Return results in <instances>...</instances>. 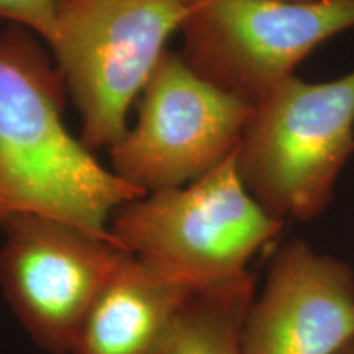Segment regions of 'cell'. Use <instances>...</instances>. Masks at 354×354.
I'll use <instances>...</instances> for the list:
<instances>
[{
  "label": "cell",
  "mask_w": 354,
  "mask_h": 354,
  "mask_svg": "<svg viewBox=\"0 0 354 354\" xmlns=\"http://www.w3.org/2000/svg\"><path fill=\"white\" fill-rule=\"evenodd\" d=\"M66 92L30 32H0V228L37 215L115 241L113 214L146 194L102 166L68 130Z\"/></svg>",
  "instance_id": "cell-1"
},
{
  "label": "cell",
  "mask_w": 354,
  "mask_h": 354,
  "mask_svg": "<svg viewBox=\"0 0 354 354\" xmlns=\"http://www.w3.org/2000/svg\"><path fill=\"white\" fill-rule=\"evenodd\" d=\"M256 202L236 154L180 187L125 203L110 220L118 246L190 292L250 276L248 264L284 228Z\"/></svg>",
  "instance_id": "cell-2"
},
{
  "label": "cell",
  "mask_w": 354,
  "mask_h": 354,
  "mask_svg": "<svg viewBox=\"0 0 354 354\" xmlns=\"http://www.w3.org/2000/svg\"><path fill=\"white\" fill-rule=\"evenodd\" d=\"M234 154L272 218L315 220L354 154V69L323 82L287 79L256 105Z\"/></svg>",
  "instance_id": "cell-3"
},
{
  "label": "cell",
  "mask_w": 354,
  "mask_h": 354,
  "mask_svg": "<svg viewBox=\"0 0 354 354\" xmlns=\"http://www.w3.org/2000/svg\"><path fill=\"white\" fill-rule=\"evenodd\" d=\"M194 0H56L50 46L82 122L91 151L110 148L128 130L167 41L180 32Z\"/></svg>",
  "instance_id": "cell-4"
},
{
  "label": "cell",
  "mask_w": 354,
  "mask_h": 354,
  "mask_svg": "<svg viewBox=\"0 0 354 354\" xmlns=\"http://www.w3.org/2000/svg\"><path fill=\"white\" fill-rule=\"evenodd\" d=\"M349 30L354 0H194L180 56L256 107L318 46Z\"/></svg>",
  "instance_id": "cell-5"
},
{
  "label": "cell",
  "mask_w": 354,
  "mask_h": 354,
  "mask_svg": "<svg viewBox=\"0 0 354 354\" xmlns=\"http://www.w3.org/2000/svg\"><path fill=\"white\" fill-rule=\"evenodd\" d=\"M253 112L167 50L138 97L136 122L109 148L110 169L145 194L180 187L236 151Z\"/></svg>",
  "instance_id": "cell-6"
},
{
  "label": "cell",
  "mask_w": 354,
  "mask_h": 354,
  "mask_svg": "<svg viewBox=\"0 0 354 354\" xmlns=\"http://www.w3.org/2000/svg\"><path fill=\"white\" fill-rule=\"evenodd\" d=\"M0 232V287L8 305L38 346L71 354L97 299L130 253L37 215L10 218Z\"/></svg>",
  "instance_id": "cell-7"
},
{
  "label": "cell",
  "mask_w": 354,
  "mask_h": 354,
  "mask_svg": "<svg viewBox=\"0 0 354 354\" xmlns=\"http://www.w3.org/2000/svg\"><path fill=\"white\" fill-rule=\"evenodd\" d=\"M354 343V272L292 240L274 254L241 328V354H338Z\"/></svg>",
  "instance_id": "cell-8"
},
{
  "label": "cell",
  "mask_w": 354,
  "mask_h": 354,
  "mask_svg": "<svg viewBox=\"0 0 354 354\" xmlns=\"http://www.w3.org/2000/svg\"><path fill=\"white\" fill-rule=\"evenodd\" d=\"M192 294L130 254L97 299L71 354H169Z\"/></svg>",
  "instance_id": "cell-9"
},
{
  "label": "cell",
  "mask_w": 354,
  "mask_h": 354,
  "mask_svg": "<svg viewBox=\"0 0 354 354\" xmlns=\"http://www.w3.org/2000/svg\"><path fill=\"white\" fill-rule=\"evenodd\" d=\"M254 276L194 292L177 320L169 354H241V328L254 300Z\"/></svg>",
  "instance_id": "cell-10"
},
{
  "label": "cell",
  "mask_w": 354,
  "mask_h": 354,
  "mask_svg": "<svg viewBox=\"0 0 354 354\" xmlns=\"http://www.w3.org/2000/svg\"><path fill=\"white\" fill-rule=\"evenodd\" d=\"M0 17L50 44L56 26V0H0Z\"/></svg>",
  "instance_id": "cell-11"
},
{
  "label": "cell",
  "mask_w": 354,
  "mask_h": 354,
  "mask_svg": "<svg viewBox=\"0 0 354 354\" xmlns=\"http://www.w3.org/2000/svg\"><path fill=\"white\" fill-rule=\"evenodd\" d=\"M338 354H354V343L348 344V346H346V348H343L342 351H339Z\"/></svg>",
  "instance_id": "cell-12"
}]
</instances>
